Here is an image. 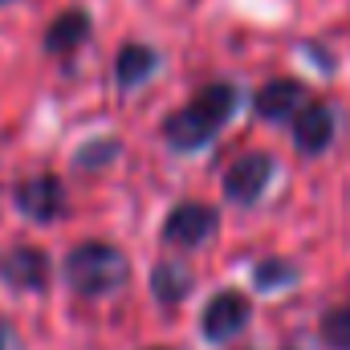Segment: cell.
<instances>
[{
	"label": "cell",
	"instance_id": "16",
	"mask_svg": "<svg viewBox=\"0 0 350 350\" xmlns=\"http://www.w3.org/2000/svg\"><path fill=\"white\" fill-rule=\"evenodd\" d=\"M0 4H4V0H0Z\"/></svg>",
	"mask_w": 350,
	"mask_h": 350
},
{
	"label": "cell",
	"instance_id": "1",
	"mask_svg": "<svg viewBox=\"0 0 350 350\" xmlns=\"http://www.w3.org/2000/svg\"><path fill=\"white\" fill-rule=\"evenodd\" d=\"M232 106H237V90L212 86V90H204L196 102H187L183 110H175L167 118V126H163V135H167L172 147H200V143H208L224 126Z\"/></svg>",
	"mask_w": 350,
	"mask_h": 350
},
{
	"label": "cell",
	"instance_id": "14",
	"mask_svg": "<svg viewBox=\"0 0 350 350\" xmlns=\"http://www.w3.org/2000/svg\"><path fill=\"white\" fill-rule=\"evenodd\" d=\"M257 285L261 289H273V285H285V281H293V269L289 265H281V261H265V265H257Z\"/></svg>",
	"mask_w": 350,
	"mask_h": 350
},
{
	"label": "cell",
	"instance_id": "15",
	"mask_svg": "<svg viewBox=\"0 0 350 350\" xmlns=\"http://www.w3.org/2000/svg\"><path fill=\"white\" fill-rule=\"evenodd\" d=\"M0 350H16V342H12V330H8V326H0Z\"/></svg>",
	"mask_w": 350,
	"mask_h": 350
},
{
	"label": "cell",
	"instance_id": "2",
	"mask_svg": "<svg viewBox=\"0 0 350 350\" xmlns=\"http://www.w3.org/2000/svg\"><path fill=\"white\" fill-rule=\"evenodd\" d=\"M66 277L78 293L86 297H102V293H114L118 285H126L131 277V265L126 257L114 249V245H102V241H86L70 253L66 261Z\"/></svg>",
	"mask_w": 350,
	"mask_h": 350
},
{
	"label": "cell",
	"instance_id": "13",
	"mask_svg": "<svg viewBox=\"0 0 350 350\" xmlns=\"http://www.w3.org/2000/svg\"><path fill=\"white\" fill-rule=\"evenodd\" d=\"M322 342L330 350H350V306L330 310L322 318Z\"/></svg>",
	"mask_w": 350,
	"mask_h": 350
},
{
	"label": "cell",
	"instance_id": "12",
	"mask_svg": "<svg viewBox=\"0 0 350 350\" xmlns=\"http://www.w3.org/2000/svg\"><path fill=\"white\" fill-rule=\"evenodd\" d=\"M151 70H155V53H151L147 45H126V49L118 53V82H122V86L143 82Z\"/></svg>",
	"mask_w": 350,
	"mask_h": 350
},
{
	"label": "cell",
	"instance_id": "4",
	"mask_svg": "<svg viewBox=\"0 0 350 350\" xmlns=\"http://www.w3.org/2000/svg\"><path fill=\"white\" fill-rule=\"evenodd\" d=\"M249 314H253V306H249L245 293H232V289L216 293L208 301V310H204V334L212 342H224V338H232V334H241L249 326Z\"/></svg>",
	"mask_w": 350,
	"mask_h": 350
},
{
	"label": "cell",
	"instance_id": "6",
	"mask_svg": "<svg viewBox=\"0 0 350 350\" xmlns=\"http://www.w3.org/2000/svg\"><path fill=\"white\" fill-rule=\"evenodd\" d=\"M269 175H273V159H269V155H261V151H257V155H245V159H237V163L224 172V191H228V200H237V204H253L265 191Z\"/></svg>",
	"mask_w": 350,
	"mask_h": 350
},
{
	"label": "cell",
	"instance_id": "7",
	"mask_svg": "<svg viewBox=\"0 0 350 350\" xmlns=\"http://www.w3.org/2000/svg\"><path fill=\"white\" fill-rule=\"evenodd\" d=\"M330 139H334V114H330V106L306 102V106L293 114V143H297L306 155H318V151L330 147Z\"/></svg>",
	"mask_w": 350,
	"mask_h": 350
},
{
	"label": "cell",
	"instance_id": "11",
	"mask_svg": "<svg viewBox=\"0 0 350 350\" xmlns=\"http://www.w3.org/2000/svg\"><path fill=\"white\" fill-rule=\"evenodd\" d=\"M151 289H155V297H159V301L175 306L179 297H187V289H191V273H187L183 265L163 261L159 269H155V277H151Z\"/></svg>",
	"mask_w": 350,
	"mask_h": 350
},
{
	"label": "cell",
	"instance_id": "9",
	"mask_svg": "<svg viewBox=\"0 0 350 350\" xmlns=\"http://www.w3.org/2000/svg\"><path fill=\"white\" fill-rule=\"evenodd\" d=\"M301 102H306V90L293 78H277V82H265L257 90V114L261 118H289L301 110Z\"/></svg>",
	"mask_w": 350,
	"mask_h": 350
},
{
	"label": "cell",
	"instance_id": "5",
	"mask_svg": "<svg viewBox=\"0 0 350 350\" xmlns=\"http://www.w3.org/2000/svg\"><path fill=\"white\" fill-rule=\"evenodd\" d=\"M216 232V212L208 204H179L167 224H163V241L179 245V249H191V245H204L208 237Z\"/></svg>",
	"mask_w": 350,
	"mask_h": 350
},
{
	"label": "cell",
	"instance_id": "8",
	"mask_svg": "<svg viewBox=\"0 0 350 350\" xmlns=\"http://www.w3.org/2000/svg\"><path fill=\"white\" fill-rule=\"evenodd\" d=\"M0 277L12 289H45V281H49V257L41 249L21 245V249H12V253L0 257Z\"/></svg>",
	"mask_w": 350,
	"mask_h": 350
},
{
	"label": "cell",
	"instance_id": "10",
	"mask_svg": "<svg viewBox=\"0 0 350 350\" xmlns=\"http://www.w3.org/2000/svg\"><path fill=\"white\" fill-rule=\"evenodd\" d=\"M86 37H90L86 12H82V8H70V12H62V16L49 25V33H45V49H49V53H70V49H78Z\"/></svg>",
	"mask_w": 350,
	"mask_h": 350
},
{
	"label": "cell",
	"instance_id": "3",
	"mask_svg": "<svg viewBox=\"0 0 350 350\" xmlns=\"http://www.w3.org/2000/svg\"><path fill=\"white\" fill-rule=\"evenodd\" d=\"M16 208L25 212V216H33V220H57L62 216V208H66V187H62V179L57 175H33V179H25L21 187H16Z\"/></svg>",
	"mask_w": 350,
	"mask_h": 350
}]
</instances>
